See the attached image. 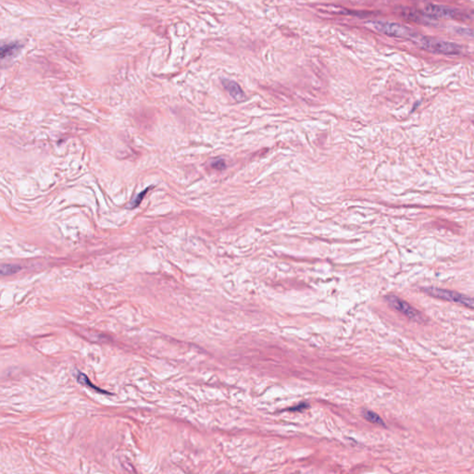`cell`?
I'll list each match as a JSON object with an SVG mask.
<instances>
[{
    "label": "cell",
    "instance_id": "obj_1",
    "mask_svg": "<svg viewBox=\"0 0 474 474\" xmlns=\"http://www.w3.org/2000/svg\"><path fill=\"white\" fill-rule=\"evenodd\" d=\"M414 41H416L423 49L437 54L452 56V55H458L462 52V48L459 45L448 41L423 37L420 36H418Z\"/></svg>",
    "mask_w": 474,
    "mask_h": 474
},
{
    "label": "cell",
    "instance_id": "obj_2",
    "mask_svg": "<svg viewBox=\"0 0 474 474\" xmlns=\"http://www.w3.org/2000/svg\"><path fill=\"white\" fill-rule=\"evenodd\" d=\"M369 25L372 28L375 29L377 32L383 34L385 36L392 37L403 38L409 39L414 41L417 37V33L412 31V29L408 28L407 26L390 21H370Z\"/></svg>",
    "mask_w": 474,
    "mask_h": 474
},
{
    "label": "cell",
    "instance_id": "obj_3",
    "mask_svg": "<svg viewBox=\"0 0 474 474\" xmlns=\"http://www.w3.org/2000/svg\"><path fill=\"white\" fill-rule=\"evenodd\" d=\"M424 293H426L429 295H432L434 297H437L442 300L450 301V302H455V303L463 305L465 307L469 309L474 310V298H471L465 294L457 293L455 291H449L446 289L442 288H437L434 286L425 287L421 289Z\"/></svg>",
    "mask_w": 474,
    "mask_h": 474
},
{
    "label": "cell",
    "instance_id": "obj_4",
    "mask_svg": "<svg viewBox=\"0 0 474 474\" xmlns=\"http://www.w3.org/2000/svg\"><path fill=\"white\" fill-rule=\"evenodd\" d=\"M389 305L393 307L395 310H399V312L404 314L406 317H408L409 320L416 322V323H422L425 322V318L423 315L419 312L418 310L414 309L411 305H409L408 302L404 301L403 299L399 298L396 295H387L385 297Z\"/></svg>",
    "mask_w": 474,
    "mask_h": 474
},
{
    "label": "cell",
    "instance_id": "obj_5",
    "mask_svg": "<svg viewBox=\"0 0 474 474\" xmlns=\"http://www.w3.org/2000/svg\"><path fill=\"white\" fill-rule=\"evenodd\" d=\"M424 12L435 19L446 18V19H465L470 18L468 14L462 12L461 10L446 7V6H442V5H437V4H428L424 8Z\"/></svg>",
    "mask_w": 474,
    "mask_h": 474
},
{
    "label": "cell",
    "instance_id": "obj_6",
    "mask_svg": "<svg viewBox=\"0 0 474 474\" xmlns=\"http://www.w3.org/2000/svg\"><path fill=\"white\" fill-rule=\"evenodd\" d=\"M399 16L405 20L423 25H433L437 23V19L431 17L424 11H419L411 8L399 9Z\"/></svg>",
    "mask_w": 474,
    "mask_h": 474
},
{
    "label": "cell",
    "instance_id": "obj_7",
    "mask_svg": "<svg viewBox=\"0 0 474 474\" xmlns=\"http://www.w3.org/2000/svg\"><path fill=\"white\" fill-rule=\"evenodd\" d=\"M221 83H222L223 87L227 90L228 93L237 102L244 101L247 98L245 92L243 91L241 86H239L237 82L230 80V79H222Z\"/></svg>",
    "mask_w": 474,
    "mask_h": 474
},
{
    "label": "cell",
    "instance_id": "obj_8",
    "mask_svg": "<svg viewBox=\"0 0 474 474\" xmlns=\"http://www.w3.org/2000/svg\"><path fill=\"white\" fill-rule=\"evenodd\" d=\"M21 48V45L18 42H12L9 44H5L1 47V58L5 59L6 57L14 56L17 52H19Z\"/></svg>",
    "mask_w": 474,
    "mask_h": 474
},
{
    "label": "cell",
    "instance_id": "obj_9",
    "mask_svg": "<svg viewBox=\"0 0 474 474\" xmlns=\"http://www.w3.org/2000/svg\"><path fill=\"white\" fill-rule=\"evenodd\" d=\"M362 414L364 418L369 420L371 423H374V424H378V425H383V426H385V423L383 421V419L382 418L380 417L379 415L371 410H369V409H364L362 411Z\"/></svg>",
    "mask_w": 474,
    "mask_h": 474
},
{
    "label": "cell",
    "instance_id": "obj_10",
    "mask_svg": "<svg viewBox=\"0 0 474 474\" xmlns=\"http://www.w3.org/2000/svg\"><path fill=\"white\" fill-rule=\"evenodd\" d=\"M76 379H77V381H78V383H80L81 384H84V385H86V386H89L90 388L94 389V390H95V391H98V392H100V393H103V394H109L108 392H106V391H104V390H102V389L98 388V387L95 386V385H94V384H93V383L90 382L89 378H88L86 375H85L84 373H82V372H77V374H76Z\"/></svg>",
    "mask_w": 474,
    "mask_h": 474
},
{
    "label": "cell",
    "instance_id": "obj_11",
    "mask_svg": "<svg viewBox=\"0 0 474 474\" xmlns=\"http://www.w3.org/2000/svg\"><path fill=\"white\" fill-rule=\"evenodd\" d=\"M21 270V267L16 264H2L1 266V274L6 276V275L14 274L19 273Z\"/></svg>",
    "mask_w": 474,
    "mask_h": 474
},
{
    "label": "cell",
    "instance_id": "obj_12",
    "mask_svg": "<svg viewBox=\"0 0 474 474\" xmlns=\"http://www.w3.org/2000/svg\"><path fill=\"white\" fill-rule=\"evenodd\" d=\"M149 190H150V187H147V188H146V189L142 191V192H140L138 195H136V197H134V199H133V200L130 202L129 209H135V208H137V207H138V206L141 204V202H142L143 200H144V198H145L146 194V193H147Z\"/></svg>",
    "mask_w": 474,
    "mask_h": 474
},
{
    "label": "cell",
    "instance_id": "obj_13",
    "mask_svg": "<svg viewBox=\"0 0 474 474\" xmlns=\"http://www.w3.org/2000/svg\"><path fill=\"white\" fill-rule=\"evenodd\" d=\"M211 167L215 170H218V171H222L225 169L226 167V164H225V162L221 159H219V160H216L214 162H212L211 163Z\"/></svg>",
    "mask_w": 474,
    "mask_h": 474
},
{
    "label": "cell",
    "instance_id": "obj_14",
    "mask_svg": "<svg viewBox=\"0 0 474 474\" xmlns=\"http://www.w3.org/2000/svg\"><path fill=\"white\" fill-rule=\"evenodd\" d=\"M456 32L459 35H462V36H473L474 37V31H473L472 29L468 28H456Z\"/></svg>",
    "mask_w": 474,
    "mask_h": 474
},
{
    "label": "cell",
    "instance_id": "obj_15",
    "mask_svg": "<svg viewBox=\"0 0 474 474\" xmlns=\"http://www.w3.org/2000/svg\"><path fill=\"white\" fill-rule=\"evenodd\" d=\"M308 407H309V405H308L307 403H301V404H299V405H298V406H296V407H293L292 408H289V410H291V411H299V410H302V409H304V408H307Z\"/></svg>",
    "mask_w": 474,
    "mask_h": 474
},
{
    "label": "cell",
    "instance_id": "obj_16",
    "mask_svg": "<svg viewBox=\"0 0 474 474\" xmlns=\"http://www.w3.org/2000/svg\"><path fill=\"white\" fill-rule=\"evenodd\" d=\"M473 15H474V14H473Z\"/></svg>",
    "mask_w": 474,
    "mask_h": 474
}]
</instances>
